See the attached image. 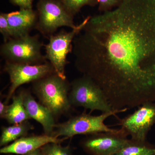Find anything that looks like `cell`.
Masks as SVG:
<instances>
[{
    "label": "cell",
    "mask_w": 155,
    "mask_h": 155,
    "mask_svg": "<svg viewBox=\"0 0 155 155\" xmlns=\"http://www.w3.org/2000/svg\"><path fill=\"white\" fill-rule=\"evenodd\" d=\"M75 67L114 110L155 101V0H122L90 17L73 42Z\"/></svg>",
    "instance_id": "cell-1"
},
{
    "label": "cell",
    "mask_w": 155,
    "mask_h": 155,
    "mask_svg": "<svg viewBox=\"0 0 155 155\" xmlns=\"http://www.w3.org/2000/svg\"><path fill=\"white\" fill-rule=\"evenodd\" d=\"M32 91L41 103L54 117L69 113L72 107L69 101L71 84L52 73L32 82Z\"/></svg>",
    "instance_id": "cell-2"
},
{
    "label": "cell",
    "mask_w": 155,
    "mask_h": 155,
    "mask_svg": "<svg viewBox=\"0 0 155 155\" xmlns=\"http://www.w3.org/2000/svg\"><path fill=\"white\" fill-rule=\"evenodd\" d=\"M128 110L127 108L109 113H102L98 116L82 114L71 117L66 122L56 124L52 136L59 138H71L75 135H90L101 132L116 133L119 129H114L105 124V121L110 116H116Z\"/></svg>",
    "instance_id": "cell-3"
},
{
    "label": "cell",
    "mask_w": 155,
    "mask_h": 155,
    "mask_svg": "<svg viewBox=\"0 0 155 155\" xmlns=\"http://www.w3.org/2000/svg\"><path fill=\"white\" fill-rule=\"evenodd\" d=\"M70 84L69 99L72 107L89 109L90 113L95 110L102 113L114 111L102 89L90 78L83 75Z\"/></svg>",
    "instance_id": "cell-4"
},
{
    "label": "cell",
    "mask_w": 155,
    "mask_h": 155,
    "mask_svg": "<svg viewBox=\"0 0 155 155\" xmlns=\"http://www.w3.org/2000/svg\"><path fill=\"white\" fill-rule=\"evenodd\" d=\"M43 45L38 36L27 35L5 42L1 47V54L8 62L39 65L47 62L41 52Z\"/></svg>",
    "instance_id": "cell-5"
},
{
    "label": "cell",
    "mask_w": 155,
    "mask_h": 155,
    "mask_svg": "<svg viewBox=\"0 0 155 155\" xmlns=\"http://www.w3.org/2000/svg\"><path fill=\"white\" fill-rule=\"evenodd\" d=\"M90 17H87L69 32L62 31L51 35L48 43L46 45V60L52 65L55 73L64 79L67 78L65 68L67 64V57L72 51L74 38L83 29Z\"/></svg>",
    "instance_id": "cell-6"
},
{
    "label": "cell",
    "mask_w": 155,
    "mask_h": 155,
    "mask_svg": "<svg viewBox=\"0 0 155 155\" xmlns=\"http://www.w3.org/2000/svg\"><path fill=\"white\" fill-rule=\"evenodd\" d=\"M37 8L38 19L35 28L44 35L50 36L63 26L72 29L77 26L73 21L74 16L60 0H39Z\"/></svg>",
    "instance_id": "cell-7"
},
{
    "label": "cell",
    "mask_w": 155,
    "mask_h": 155,
    "mask_svg": "<svg viewBox=\"0 0 155 155\" xmlns=\"http://www.w3.org/2000/svg\"><path fill=\"white\" fill-rule=\"evenodd\" d=\"M4 70L10 77L11 86L5 103L8 104L19 87L33 82L55 73L54 68L48 61L39 65L17 64L6 61Z\"/></svg>",
    "instance_id": "cell-8"
},
{
    "label": "cell",
    "mask_w": 155,
    "mask_h": 155,
    "mask_svg": "<svg viewBox=\"0 0 155 155\" xmlns=\"http://www.w3.org/2000/svg\"><path fill=\"white\" fill-rule=\"evenodd\" d=\"M155 123V103L147 102L137 107L132 114L119 119L121 129L131 139L146 141L147 135Z\"/></svg>",
    "instance_id": "cell-9"
},
{
    "label": "cell",
    "mask_w": 155,
    "mask_h": 155,
    "mask_svg": "<svg viewBox=\"0 0 155 155\" xmlns=\"http://www.w3.org/2000/svg\"><path fill=\"white\" fill-rule=\"evenodd\" d=\"M127 136L120 128L118 132H101L87 135L81 144L91 155H113L125 146Z\"/></svg>",
    "instance_id": "cell-10"
},
{
    "label": "cell",
    "mask_w": 155,
    "mask_h": 155,
    "mask_svg": "<svg viewBox=\"0 0 155 155\" xmlns=\"http://www.w3.org/2000/svg\"><path fill=\"white\" fill-rule=\"evenodd\" d=\"M20 92L24 107L31 119H34L41 125L45 134L52 135L56 124L51 112L41 103L37 102L28 91L23 89Z\"/></svg>",
    "instance_id": "cell-11"
},
{
    "label": "cell",
    "mask_w": 155,
    "mask_h": 155,
    "mask_svg": "<svg viewBox=\"0 0 155 155\" xmlns=\"http://www.w3.org/2000/svg\"><path fill=\"white\" fill-rule=\"evenodd\" d=\"M65 138L60 139L45 134L23 137L13 142L11 144L2 147L0 150V153L17 155L25 154L41 148L48 143H60Z\"/></svg>",
    "instance_id": "cell-12"
},
{
    "label": "cell",
    "mask_w": 155,
    "mask_h": 155,
    "mask_svg": "<svg viewBox=\"0 0 155 155\" xmlns=\"http://www.w3.org/2000/svg\"><path fill=\"white\" fill-rule=\"evenodd\" d=\"M7 18L13 38H17L29 34L30 31L36 26L38 15L32 9H20L8 13Z\"/></svg>",
    "instance_id": "cell-13"
},
{
    "label": "cell",
    "mask_w": 155,
    "mask_h": 155,
    "mask_svg": "<svg viewBox=\"0 0 155 155\" xmlns=\"http://www.w3.org/2000/svg\"><path fill=\"white\" fill-rule=\"evenodd\" d=\"M12 99V103L8 106L4 119L13 125L19 124L31 119L24 107L20 92L17 95L14 94Z\"/></svg>",
    "instance_id": "cell-14"
},
{
    "label": "cell",
    "mask_w": 155,
    "mask_h": 155,
    "mask_svg": "<svg viewBox=\"0 0 155 155\" xmlns=\"http://www.w3.org/2000/svg\"><path fill=\"white\" fill-rule=\"evenodd\" d=\"M33 129L34 126L28 121L8 127H2L0 146H5L11 142L26 136L28 132Z\"/></svg>",
    "instance_id": "cell-15"
},
{
    "label": "cell",
    "mask_w": 155,
    "mask_h": 155,
    "mask_svg": "<svg viewBox=\"0 0 155 155\" xmlns=\"http://www.w3.org/2000/svg\"><path fill=\"white\" fill-rule=\"evenodd\" d=\"M113 155H155V147L148 144L146 141H136L130 139Z\"/></svg>",
    "instance_id": "cell-16"
},
{
    "label": "cell",
    "mask_w": 155,
    "mask_h": 155,
    "mask_svg": "<svg viewBox=\"0 0 155 155\" xmlns=\"http://www.w3.org/2000/svg\"><path fill=\"white\" fill-rule=\"evenodd\" d=\"M70 14H77L84 6H94L98 5L97 0H60Z\"/></svg>",
    "instance_id": "cell-17"
},
{
    "label": "cell",
    "mask_w": 155,
    "mask_h": 155,
    "mask_svg": "<svg viewBox=\"0 0 155 155\" xmlns=\"http://www.w3.org/2000/svg\"><path fill=\"white\" fill-rule=\"evenodd\" d=\"M44 155H73L71 148L62 147L60 143H51L41 148Z\"/></svg>",
    "instance_id": "cell-18"
},
{
    "label": "cell",
    "mask_w": 155,
    "mask_h": 155,
    "mask_svg": "<svg viewBox=\"0 0 155 155\" xmlns=\"http://www.w3.org/2000/svg\"><path fill=\"white\" fill-rule=\"evenodd\" d=\"M0 32L5 42L13 38V35L7 18V14L1 13L0 14Z\"/></svg>",
    "instance_id": "cell-19"
},
{
    "label": "cell",
    "mask_w": 155,
    "mask_h": 155,
    "mask_svg": "<svg viewBox=\"0 0 155 155\" xmlns=\"http://www.w3.org/2000/svg\"><path fill=\"white\" fill-rule=\"evenodd\" d=\"M98 10L104 12L110 11L118 7L122 2V0H97Z\"/></svg>",
    "instance_id": "cell-20"
},
{
    "label": "cell",
    "mask_w": 155,
    "mask_h": 155,
    "mask_svg": "<svg viewBox=\"0 0 155 155\" xmlns=\"http://www.w3.org/2000/svg\"><path fill=\"white\" fill-rule=\"evenodd\" d=\"M11 4L18 6L20 9H32L34 0H10Z\"/></svg>",
    "instance_id": "cell-21"
},
{
    "label": "cell",
    "mask_w": 155,
    "mask_h": 155,
    "mask_svg": "<svg viewBox=\"0 0 155 155\" xmlns=\"http://www.w3.org/2000/svg\"><path fill=\"white\" fill-rule=\"evenodd\" d=\"M8 106L5 103H3L2 101H0V117L2 119H4L5 118Z\"/></svg>",
    "instance_id": "cell-22"
},
{
    "label": "cell",
    "mask_w": 155,
    "mask_h": 155,
    "mask_svg": "<svg viewBox=\"0 0 155 155\" xmlns=\"http://www.w3.org/2000/svg\"><path fill=\"white\" fill-rule=\"evenodd\" d=\"M20 155H44L42 152L41 148L39 149L31 152L25 154Z\"/></svg>",
    "instance_id": "cell-23"
}]
</instances>
